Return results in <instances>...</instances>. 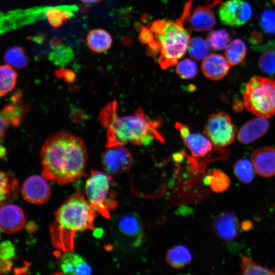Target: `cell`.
<instances>
[{
	"label": "cell",
	"instance_id": "obj_19",
	"mask_svg": "<svg viewBox=\"0 0 275 275\" xmlns=\"http://www.w3.org/2000/svg\"><path fill=\"white\" fill-rule=\"evenodd\" d=\"M213 229L216 234L223 240H232L239 233V224L236 216L231 212H223L214 221Z\"/></svg>",
	"mask_w": 275,
	"mask_h": 275
},
{
	"label": "cell",
	"instance_id": "obj_16",
	"mask_svg": "<svg viewBox=\"0 0 275 275\" xmlns=\"http://www.w3.org/2000/svg\"><path fill=\"white\" fill-rule=\"evenodd\" d=\"M230 64L226 57L220 54L212 53L207 56L201 64L203 73L213 80L222 79L229 72Z\"/></svg>",
	"mask_w": 275,
	"mask_h": 275
},
{
	"label": "cell",
	"instance_id": "obj_5",
	"mask_svg": "<svg viewBox=\"0 0 275 275\" xmlns=\"http://www.w3.org/2000/svg\"><path fill=\"white\" fill-rule=\"evenodd\" d=\"M244 107L257 117L269 118L275 115V80L254 76L243 91Z\"/></svg>",
	"mask_w": 275,
	"mask_h": 275
},
{
	"label": "cell",
	"instance_id": "obj_43",
	"mask_svg": "<svg viewBox=\"0 0 275 275\" xmlns=\"http://www.w3.org/2000/svg\"><path fill=\"white\" fill-rule=\"evenodd\" d=\"M273 272V274H275V269L272 270Z\"/></svg>",
	"mask_w": 275,
	"mask_h": 275
},
{
	"label": "cell",
	"instance_id": "obj_23",
	"mask_svg": "<svg viewBox=\"0 0 275 275\" xmlns=\"http://www.w3.org/2000/svg\"><path fill=\"white\" fill-rule=\"evenodd\" d=\"M89 47L96 52H103L111 46L112 38L111 35L105 30L96 29L91 30L87 37Z\"/></svg>",
	"mask_w": 275,
	"mask_h": 275
},
{
	"label": "cell",
	"instance_id": "obj_4",
	"mask_svg": "<svg viewBox=\"0 0 275 275\" xmlns=\"http://www.w3.org/2000/svg\"><path fill=\"white\" fill-rule=\"evenodd\" d=\"M96 212L80 192L67 198L54 213L55 218L49 227L53 247L63 253L73 251L76 233L94 230Z\"/></svg>",
	"mask_w": 275,
	"mask_h": 275
},
{
	"label": "cell",
	"instance_id": "obj_13",
	"mask_svg": "<svg viewBox=\"0 0 275 275\" xmlns=\"http://www.w3.org/2000/svg\"><path fill=\"white\" fill-rule=\"evenodd\" d=\"M20 92L12 97L11 103L5 105L1 112V138L5 135L7 128L10 125L18 126L28 111V107L21 101Z\"/></svg>",
	"mask_w": 275,
	"mask_h": 275
},
{
	"label": "cell",
	"instance_id": "obj_15",
	"mask_svg": "<svg viewBox=\"0 0 275 275\" xmlns=\"http://www.w3.org/2000/svg\"><path fill=\"white\" fill-rule=\"evenodd\" d=\"M251 161L255 171L260 176L275 175V149L265 146L256 149L252 154Z\"/></svg>",
	"mask_w": 275,
	"mask_h": 275
},
{
	"label": "cell",
	"instance_id": "obj_27",
	"mask_svg": "<svg viewBox=\"0 0 275 275\" xmlns=\"http://www.w3.org/2000/svg\"><path fill=\"white\" fill-rule=\"evenodd\" d=\"M17 77L16 71L9 65L0 67V95L3 97L15 87Z\"/></svg>",
	"mask_w": 275,
	"mask_h": 275
},
{
	"label": "cell",
	"instance_id": "obj_6",
	"mask_svg": "<svg viewBox=\"0 0 275 275\" xmlns=\"http://www.w3.org/2000/svg\"><path fill=\"white\" fill-rule=\"evenodd\" d=\"M113 180L108 173L91 170L85 184V193L89 203L101 215L109 217L110 210L116 206L111 197V188Z\"/></svg>",
	"mask_w": 275,
	"mask_h": 275
},
{
	"label": "cell",
	"instance_id": "obj_7",
	"mask_svg": "<svg viewBox=\"0 0 275 275\" xmlns=\"http://www.w3.org/2000/svg\"><path fill=\"white\" fill-rule=\"evenodd\" d=\"M203 131L215 146L223 148L234 142L237 128L229 115L221 112L209 116Z\"/></svg>",
	"mask_w": 275,
	"mask_h": 275
},
{
	"label": "cell",
	"instance_id": "obj_41",
	"mask_svg": "<svg viewBox=\"0 0 275 275\" xmlns=\"http://www.w3.org/2000/svg\"><path fill=\"white\" fill-rule=\"evenodd\" d=\"M6 153V149L3 147L2 145L1 146V149H0V156L1 158H3L5 156Z\"/></svg>",
	"mask_w": 275,
	"mask_h": 275
},
{
	"label": "cell",
	"instance_id": "obj_11",
	"mask_svg": "<svg viewBox=\"0 0 275 275\" xmlns=\"http://www.w3.org/2000/svg\"><path fill=\"white\" fill-rule=\"evenodd\" d=\"M175 127L178 130L184 144L195 158L206 157L212 153L216 147L207 136L191 132L186 125L177 122Z\"/></svg>",
	"mask_w": 275,
	"mask_h": 275
},
{
	"label": "cell",
	"instance_id": "obj_8",
	"mask_svg": "<svg viewBox=\"0 0 275 275\" xmlns=\"http://www.w3.org/2000/svg\"><path fill=\"white\" fill-rule=\"evenodd\" d=\"M116 225L121 240L126 249H135L141 244L144 231L141 221L136 214H123L118 218Z\"/></svg>",
	"mask_w": 275,
	"mask_h": 275
},
{
	"label": "cell",
	"instance_id": "obj_14",
	"mask_svg": "<svg viewBox=\"0 0 275 275\" xmlns=\"http://www.w3.org/2000/svg\"><path fill=\"white\" fill-rule=\"evenodd\" d=\"M25 218L22 210L17 205L7 203L0 209V228L2 232L11 234L21 230Z\"/></svg>",
	"mask_w": 275,
	"mask_h": 275
},
{
	"label": "cell",
	"instance_id": "obj_1",
	"mask_svg": "<svg viewBox=\"0 0 275 275\" xmlns=\"http://www.w3.org/2000/svg\"><path fill=\"white\" fill-rule=\"evenodd\" d=\"M42 175L58 184H68L83 175L88 152L82 140L61 131L49 136L41 149Z\"/></svg>",
	"mask_w": 275,
	"mask_h": 275
},
{
	"label": "cell",
	"instance_id": "obj_39",
	"mask_svg": "<svg viewBox=\"0 0 275 275\" xmlns=\"http://www.w3.org/2000/svg\"><path fill=\"white\" fill-rule=\"evenodd\" d=\"M262 40V37L261 34L257 32H253L250 38V41L251 43L254 45L260 43Z\"/></svg>",
	"mask_w": 275,
	"mask_h": 275
},
{
	"label": "cell",
	"instance_id": "obj_12",
	"mask_svg": "<svg viewBox=\"0 0 275 275\" xmlns=\"http://www.w3.org/2000/svg\"><path fill=\"white\" fill-rule=\"evenodd\" d=\"M47 179L39 175L28 177L23 183L21 193L24 199L28 202L42 204L50 197L51 189Z\"/></svg>",
	"mask_w": 275,
	"mask_h": 275
},
{
	"label": "cell",
	"instance_id": "obj_30",
	"mask_svg": "<svg viewBox=\"0 0 275 275\" xmlns=\"http://www.w3.org/2000/svg\"><path fill=\"white\" fill-rule=\"evenodd\" d=\"M15 256V248L12 242L5 240L0 245L1 273H6L12 266V260Z\"/></svg>",
	"mask_w": 275,
	"mask_h": 275
},
{
	"label": "cell",
	"instance_id": "obj_36",
	"mask_svg": "<svg viewBox=\"0 0 275 275\" xmlns=\"http://www.w3.org/2000/svg\"><path fill=\"white\" fill-rule=\"evenodd\" d=\"M259 22L265 33L275 34V10L268 9L264 11L260 16Z\"/></svg>",
	"mask_w": 275,
	"mask_h": 275
},
{
	"label": "cell",
	"instance_id": "obj_21",
	"mask_svg": "<svg viewBox=\"0 0 275 275\" xmlns=\"http://www.w3.org/2000/svg\"><path fill=\"white\" fill-rule=\"evenodd\" d=\"M189 250L183 245H177L171 248L167 252L166 260L171 267L179 269L189 264L192 261Z\"/></svg>",
	"mask_w": 275,
	"mask_h": 275
},
{
	"label": "cell",
	"instance_id": "obj_17",
	"mask_svg": "<svg viewBox=\"0 0 275 275\" xmlns=\"http://www.w3.org/2000/svg\"><path fill=\"white\" fill-rule=\"evenodd\" d=\"M59 265L63 274L89 275L92 273V268L85 258L73 251L64 253L60 257Z\"/></svg>",
	"mask_w": 275,
	"mask_h": 275
},
{
	"label": "cell",
	"instance_id": "obj_24",
	"mask_svg": "<svg viewBox=\"0 0 275 275\" xmlns=\"http://www.w3.org/2000/svg\"><path fill=\"white\" fill-rule=\"evenodd\" d=\"M258 48L264 51L260 57L258 66L260 70L264 73L273 75L275 74V41L268 43Z\"/></svg>",
	"mask_w": 275,
	"mask_h": 275
},
{
	"label": "cell",
	"instance_id": "obj_38",
	"mask_svg": "<svg viewBox=\"0 0 275 275\" xmlns=\"http://www.w3.org/2000/svg\"><path fill=\"white\" fill-rule=\"evenodd\" d=\"M56 75L59 78H63L68 82H73L75 77V74L72 70L63 68L57 70Z\"/></svg>",
	"mask_w": 275,
	"mask_h": 275
},
{
	"label": "cell",
	"instance_id": "obj_40",
	"mask_svg": "<svg viewBox=\"0 0 275 275\" xmlns=\"http://www.w3.org/2000/svg\"><path fill=\"white\" fill-rule=\"evenodd\" d=\"M241 228L244 231H249L253 228V223L249 220L242 222L240 225Z\"/></svg>",
	"mask_w": 275,
	"mask_h": 275
},
{
	"label": "cell",
	"instance_id": "obj_34",
	"mask_svg": "<svg viewBox=\"0 0 275 275\" xmlns=\"http://www.w3.org/2000/svg\"><path fill=\"white\" fill-rule=\"evenodd\" d=\"M73 51L69 46L61 45L49 54V59L55 65L64 67L73 59Z\"/></svg>",
	"mask_w": 275,
	"mask_h": 275
},
{
	"label": "cell",
	"instance_id": "obj_9",
	"mask_svg": "<svg viewBox=\"0 0 275 275\" xmlns=\"http://www.w3.org/2000/svg\"><path fill=\"white\" fill-rule=\"evenodd\" d=\"M102 155V165L109 175H119L129 171L133 159L130 152L125 147L116 146L107 147Z\"/></svg>",
	"mask_w": 275,
	"mask_h": 275
},
{
	"label": "cell",
	"instance_id": "obj_42",
	"mask_svg": "<svg viewBox=\"0 0 275 275\" xmlns=\"http://www.w3.org/2000/svg\"><path fill=\"white\" fill-rule=\"evenodd\" d=\"M82 2L85 3H97L100 0H80Z\"/></svg>",
	"mask_w": 275,
	"mask_h": 275
},
{
	"label": "cell",
	"instance_id": "obj_25",
	"mask_svg": "<svg viewBox=\"0 0 275 275\" xmlns=\"http://www.w3.org/2000/svg\"><path fill=\"white\" fill-rule=\"evenodd\" d=\"M247 51L245 43L240 39H235L225 48V55L231 65L240 63L245 58Z\"/></svg>",
	"mask_w": 275,
	"mask_h": 275
},
{
	"label": "cell",
	"instance_id": "obj_33",
	"mask_svg": "<svg viewBox=\"0 0 275 275\" xmlns=\"http://www.w3.org/2000/svg\"><path fill=\"white\" fill-rule=\"evenodd\" d=\"M240 268L243 274H273L272 270L255 262L251 258L242 256Z\"/></svg>",
	"mask_w": 275,
	"mask_h": 275
},
{
	"label": "cell",
	"instance_id": "obj_26",
	"mask_svg": "<svg viewBox=\"0 0 275 275\" xmlns=\"http://www.w3.org/2000/svg\"><path fill=\"white\" fill-rule=\"evenodd\" d=\"M205 182L213 191L217 193L228 189L231 183L229 176L218 169L210 170L205 179Z\"/></svg>",
	"mask_w": 275,
	"mask_h": 275
},
{
	"label": "cell",
	"instance_id": "obj_32",
	"mask_svg": "<svg viewBox=\"0 0 275 275\" xmlns=\"http://www.w3.org/2000/svg\"><path fill=\"white\" fill-rule=\"evenodd\" d=\"M187 49L193 59L199 61L208 56L210 47L206 40L197 36L190 39Z\"/></svg>",
	"mask_w": 275,
	"mask_h": 275
},
{
	"label": "cell",
	"instance_id": "obj_10",
	"mask_svg": "<svg viewBox=\"0 0 275 275\" xmlns=\"http://www.w3.org/2000/svg\"><path fill=\"white\" fill-rule=\"evenodd\" d=\"M221 22L230 26H239L246 22L252 15L251 5L242 0H228L218 11Z\"/></svg>",
	"mask_w": 275,
	"mask_h": 275
},
{
	"label": "cell",
	"instance_id": "obj_18",
	"mask_svg": "<svg viewBox=\"0 0 275 275\" xmlns=\"http://www.w3.org/2000/svg\"><path fill=\"white\" fill-rule=\"evenodd\" d=\"M269 126L267 118L260 117L253 118L241 127L237 133V139L242 144H250L264 135Z\"/></svg>",
	"mask_w": 275,
	"mask_h": 275
},
{
	"label": "cell",
	"instance_id": "obj_29",
	"mask_svg": "<svg viewBox=\"0 0 275 275\" xmlns=\"http://www.w3.org/2000/svg\"><path fill=\"white\" fill-rule=\"evenodd\" d=\"M233 171L236 177L243 183H249L254 179L255 171L252 161L247 158L236 161L233 166Z\"/></svg>",
	"mask_w": 275,
	"mask_h": 275
},
{
	"label": "cell",
	"instance_id": "obj_37",
	"mask_svg": "<svg viewBox=\"0 0 275 275\" xmlns=\"http://www.w3.org/2000/svg\"><path fill=\"white\" fill-rule=\"evenodd\" d=\"M49 24L54 28H58L69 18L68 13L58 9H51L46 12Z\"/></svg>",
	"mask_w": 275,
	"mask_h": 275
},
{
	"label": "cell",
	"instance_id": "obj_20",
	"mask_svg": "<svg viewBox=\"0 0 275 275\" xmlns=\"http://www.w3.org/2000/svg\"><path fill=\"white\" fill-rule=\"evenodd\" d=\"M191 27L196 31L205 32L211 30L214 25L215 18L212 11L201 6L195 9L189 17Z\"/></svg>",
	"mask_w": 275,
	"mask_h": 275
},
{
	"label": "cell",
	"instance_id": "obj_28",
	"mask_svg": "<svg viewBox=\"0 0 275 275\" xmlns=\"http://www.w3.org/2000/svg\"><path fill=\"white\" fill-rule=\"evenodd\" d=\"M4 60L8 65L18 69L25 67L29 62L25 51L17 46L8 48L5 54Z\"/></svg>",
	"mask_w": 275,
	"mask_h": 275
},
{
	"label": "cell",
	"instance_id": "obj_3",
	"mask_svg": "<svg viewBox=\"0 0 275 275\" xmlns=\"http://www.w3.org/2000/svg\"><path fill=\"white\" fill-rule=\"evenodd\" d=\"M116 101L103 107L99 116L102 125L106 128L107 147L123 145L128 143L136 145H149L153 140L161 143L164 139L159 131L161 120H152L142 108L133 114L119 117Z\"/></svg>",
	"mask_w": 275,
	"mask_h": 275
},
{
	"label": "cell",
	"instance_id": "obj_2",
	"mask_svg": "<svg viewBox=\"0 0 275 275\" xmlns=\"http://www.w3.org/2000/svg\"><path fill=\"white\" fill-rule=\"evenodd\" d=\"M191 4L192 0H189L176 20L158 19L148 27H142L140 41L147 45V54L163 69L176 65L186 51L190 35L184 23L189 20Z\"/></svg>",
	"mask_w": 275,
	"mask_h": 275
},
{
	"label": "cell",
	"instance_id": "obj_35",
	"mask_svg": "<svg viewBox=\"0 0 275 275\" xmlns=\"http://www.w3.org/2000/svg\"><path fill=\"white\" fill-rule=\"evenodd\" d=\"M198 71L197 63L188 58L178 62L176 66V72L182 79L193 78L197 75Z\"/></svg>",
	"mask_w": 275,
	"mask_h": 275
},
{
	"label": "cell",
	"instance_id": "obj_31",
	"mask_svg": "<svg viewBox=\"0 0 275 275\" xmlns=\"http://www.w3.org/2000/svg\"><path fill=\"white\" fill-rule=\"evenodd\" d=\"M206 41L210 48L219 50L226 48L230 43V38L226 30L219 29L210 32L207 36Z\"/></svg>",
	"mask_w": 275,
	"mask_h": 275
},
{
	"label": "cell",
	"instance_id": "obj_22",
	"mask_svg": "<svg viewBox=\"0 0 275 275\" xmlns=\"http://www.w3.org/2000/svg\"><path fill=\"white\" fill-rule=\"evenodd\" d=\"M19 191L16 178L11 174L1 172L0 202L3 205L13 200Z\"/></svg>",
	"mask_w": 275,
	"mask_h": 275
}]
</instances>
